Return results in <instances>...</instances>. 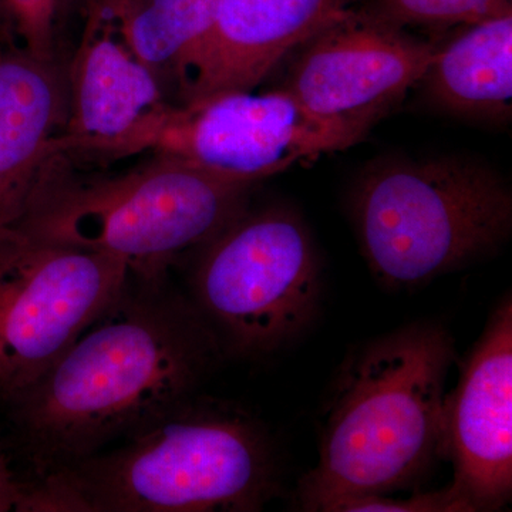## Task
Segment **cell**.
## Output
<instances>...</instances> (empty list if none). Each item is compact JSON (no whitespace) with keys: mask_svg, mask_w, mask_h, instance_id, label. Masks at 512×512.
<instances>
[{"mask_svg":"<svg viewBox=\"0 0 512 512\" xmlns=\"http://www.w3.org/2000/svg\"><path fill=\"white\" fill-rule=\"evenodd\" d=\"M53 2H55L56 22L60 23V19L67 18L82 0H53Z\"/></svg>","mask_w":512,"mask_h":512,"instance_id":"20","label":"cell"},{"mask_svg":"<svg viewBox=\"0 0 512 512\" xmlns=\"http://www.w3.org/2000/svg\"><path fill=\"white\" fill-rule=\"evenodd\" d=\"M26 49L36 56L55 57L56 10L53 0H8Z\"/></svg>","mask_w":512,"mask_h":512,"instance_id":"18","label":"cell"},{"mask_svg":"<svg viewBox=\"0 0 512 512\" xmlns=\"http://www.w3.org/2000/svg\"><path fill=\"white\" fill-rule=\"evenodd\" d=\"M434 47L355 8L293 50L281 89L313 116L365 138L419 84Z\"/></svg>","mask_w":512,"mask_h":512,"instance_id":"9","label":"cell"},{"mask_svg":"<svg viewBox=\"0 0 512 512\" xmlns=\"http://www.w3.org/2000/svg\"><path fill=\"white\" fill-rule=\"evenodd\" d=\"M450 487L470 512L498 511L512 498V299L503 296L446 396Z\"/></svg>","mask_w":512,"mask_h":512,"instance_id":"10","label":"cell"},{"mask_svg":"<svg viewBox=\"0 0 512 512\" xmlns=\"http://www.w3.org/2000/svg\"><path fill=\"white\" fill-rule=\"evenodd\" d=\"M254 185L164 156L114 177L82 178L56 153L19 232L113 256L138 278H164L178 256L204 247L247 210Z\"/></svg>","mask_w":512,"mask_h":512,"instance_id":"4","label":"cell"},{"mask_svg":"<svg viewBox=\"0 0 512 512\" xmlns=\"http://www.w3.org/2000/svg\"><path fill=\"white\" fill-rule=\"evenodd\" d=\"M434 109L458 119L500 124L511 119L512 8L466 25L434 47L419 84Z\"/></svg>","mask_w":512,"mask_h":512,"instance_id":"14","label":"cell"},{"mask_svg":"<svg viewBox=\"0 0 512 512\" xmlns=\"http://www.w3.org/2000/svg\"><path fill=\"white\" fill-rule=\"evenodd\" d=\"M123 45L156 76L165 96L178 64L210 26L217 0H87Z\"/></svg>","mask_w":512,"mask_h":512,"instance_id":"15","label":"cell"},{"mask_svg":"<svg viewBox=\"0 0 512 512\" xmlns=\"http://www.w3.org/2000/svg\"><path fill=\"white\" fill-rule=\"evenodd\" d=\"M163 281L130 275L109 308L12 403L43 476L190 399L224 357L191 299Z\"/></svg>","mask_w":512,"mask_h":512,"instance_id":"1","label":"cell"},{"mask_svg":"<svg viewBox=\"0 0 512 512\" xmlns=\"http://www.w3.org/2000/svg\"><path fill=\"white\" fill-rule=\"evenodd\" d=\"M67 79L56 59L30 50L0 53V239L16 234L67 117Z\"/></svg>","mask_w":512,"mask_h":512,"instance_id":"13","label":"cell"},{"mask_svg":"<svg viewBox=\"0 0 512 512\" xmlns=\"http://www.w3.org/2000/svg\"><path fill=\"white\" fill-rule=\"evenodd\" d=\"M359 0H217L204 35L175 73L174 104L254 92L309 37Z\"/></svg>","mask_w":512,"mask_h":512,"instance_id":"11","label":"cell"},{"mask_svg":"<svg viewBox=\"0 0 512 512\" xmlns=\"http://www.w3.org/2000/svg\"><path fill=\"white\" fill-rule=\"evenodd\" d=\"M363 138L319 119L284 89L170 104L134 146L238 183L256 184Z\"/></svg>","mask_w":512,"mask_h":512,"instance_id":"8","label":"cell"},{"mask_svg":"<svg viewBox=\"0 0 512 512\" xmlns=\"http://www.w3.org/2000/svg\"><path fill=\"white\" fill-rule=\"evenodd\" d=\"M278 493L265 427L242 407L194 394L113 450L43 476L22 511L255 512Z\"/></svg>","mask_w":512,"mask_h":512,"instance_id":"3","label":"cell"},{"mask_svg":"<svg viewBox=\"0 0 512 512\" xmlns=\"http://www.w3.org/2000/svg\"><path fill=\"white\" fill-rule=\"evenodd\" d=\"M198 251L190 299L224 355H274L318 315L322 266L308 225L292 208L248 207Z\"/></svg>","mask_w":512,"mask_h":512,"instance_id":"6","label":"cell"},{"mask_svg":"<svg viewBox=\"0 0 512 512\" xmlns=\"http://www.w3.org/2000/svg\"><path fill=\"white\" fill-rule=\"evenodd\" d=\"M350 217L377 281L412 289L497 254L512 231V192L473 158H394L357 178Z\"/></svg>","mask_w":512,"mask_h":512,"instance_id":"5","label":"cell"},{"mask_svg":"<svg viewBox=\"0 0 512 512\" xmlns=\"http://www.w3.org/2000/svg\"><path fill=\"white\" fill-rule=\"evenodd\" d=\"M120 259L16 232L0 241V399L28 392L120 295Z\"/></svg>","mask_w":512,"mask_h":512,"instance_id":"7","label":"cell"},{"mask_svg":"<svg viewBox=\"0 0 512 512\" xmlns=\"http://www.w3.org/2000/svg\"><path fill=\"white\" fill-rule=\"evenodd\" d=\"M330 512H470L450 485L431 493H417L409 498L390 495L350 498L336 504Z\"/></svg>","mask_w":512,"mask_h":512,"instance_id":"17","label":"cell"},{"mask_svg":"<svg viewBox=\"0 0 512 512\" xmlns=\"http://www.w3.org/2000/svg\"><path fill=\"white\" fill-rule=\"evenodd\" d=\"M373 3L369 10L400 28L466 26L512 8L511 0H375Z\"/></svg>","mask_w":512,"mask_h":512,"instance_id":"16","label":"cell"},{"mask_svg":"<svg viewBox=\"0 0 512 512\" xmlns=\"http://www.w3.org/2000/svg\"><path fill=\"white\" fill-rule=\"evenodd\" d=\"M456 343L416 320L349 350L330 386L319 460L299 480L303 511L412 488L446 458V382Z\"/></svg>","mask_w":512,"mask_h":512,"instance_id":"2","label":"cell"},{"mask_svg":"<svg viewBox=\"0 0 512 512\" xmlns=\"http://www.w3.org/2000/svg\"><path fill=\"white\" fill-rule=\"evenodd\" d=\"M28 487H23L13 476L8 460L0 447V512L22 511Z\"/></svg>","mask_w":512,"mask_h":512,"instance_id":"19","label":"cell"},{"mask_svg":"<svg viewBox=\"0 0 512 512\" xmlns=\"http://www.w3.org/2000/svg\"><path fill=\"white\" fill-rule=\"evenodd\" d=\"M67 117L57 153L70 160L130 157L138 138L170 106L153 73L114 32L87 9L86 29L67 76Z\"/></svg>","mask_w":512,"mask_h":512,"instance_id":"12","label":"cell"}]
</instances>
